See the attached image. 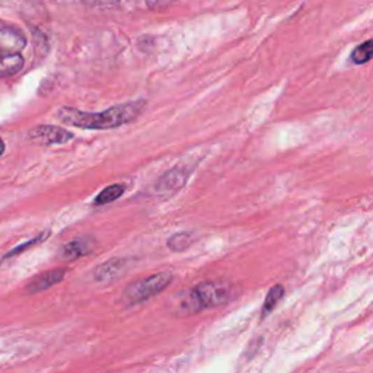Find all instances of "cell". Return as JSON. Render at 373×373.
Masks as SVG:
<instances>
[{
    "mask_svg": "<svg viewBox=\"0 0 373 373\" xmlns=\"http://www.w3.org/2000/svg\"><path fill=\"white\" fill-rule=\"evenodd\" d=\"M146 102L140 99L111 106L102 113H83L70 106H63L59 110L57 117L62 122L73 127L85 130H110L134 121L143 111Z\"/></svg>",
    "mask_w": 373,
    "mask_h": 373,
    "instance_id": "obj_1",
    "label": "cell"
},
{
    "mask_svg": "<svg viewBox=\"0 0 373 373\" xmlns=\"http://www.w3.org/2000/svg\"><path fill=\"white\" fill-rule=\"evenodd\" d=\"M229 284L222 281H203L194 286L180 302V311L187 315L226 304L230 297Z\"/></svg>",
    "mask_w": 373,
    "mask_h": 373,
    "instance_id": "obj_2",
    "label": "cell"
},
{
    "mask_svg": "<svg viewBox=\"0 0 373 373\" xmlns=\"http://www.w3.org/2000/svg\"><path fill=\"white\" fill-rule=\"evenodd\" d=\"M25 45L27 38L20 29L0 27V78L12 76L24 67L21 52Z\"/></svg>",
    "mask_w": 373,
    "mask_h": 373,
    "instance_id": "obj_3",
    "label": "cell"
},
{
    "mask_svg": "<svg viewBox=\"0 0 373 373\" xmlns=\"http://www.w3.org/2000/svg\"><path fill=\"white\" fill-rule=\"evenodd\" d=\"M172 283L171 273H157L149 277L140 279L126 288L122 295V302L127 305H139L153 296L164 292Z\"/></svg>",
    "mask_w": 373,
    "mask_h": 373,
    "instance_id": "obj_4",
    "label": "cell"
},
{
    "mask_svg": "<svg viewBox=\"0 0 373 373\" xmlns=\"http://www.w3.org/2000/svg\"><path fill=\"white\" fill-rule=\"evenodd\" d=\"M29 139L34 143L48 146L67 143L73 139V134L57 126H38L29 132Z\"/></svg>",
    "mask_w": 373,
    "mask_h": 373,
    "instance_id": "obj_5",
    "label": "cell"
},
{
    "mask_svg": "<svg viewBox=\"0 0 373 373\" xmlns=\"http://www.w3.org/2000/svg\"><path fill=\"white\" fill-rule=\"evenodd\" d=\"M97 248V241L92 237H80L73 241H70L66 244L62 251H60V258L64 261H73L79 260L82 257L90 255L95 251Z\"/></svg>",
    "mask_w": 373,
    "mask_h": 373,
    "instance_id": "obj_6",
    "label": "cell"
},
{
    "mask_svg": "<svg viewBox=\"0 0 373 373\" xmlns=\"http://www.w3.org/2000/svg\"><path fill=\"white\" fill-rule=\"evenodd\" d=\"M190 171L185 168H175L169 172H167L161 180L157 181L155 187L156 194H174L175 191H178L183 188L188 180Z\"/></svg>",
    "mask_w": 373,
    "mask_h": 373,
    "instance_id": "obj_7",
    "label": "cell"
},
{
    "mask_svg": "<svg viewBox=\"0 0 373 373\" xmlns=\"http://www.w3.org/2000/svg\"><path fill=\"white\" fill-rule=\"evenodd\" d=\"M66 269H56V270H48L44 272L38 276L32 277L25 286V290L28 293H40L44 292L52 286L59 284L64 277H66Z\"/></svg>",
    "mask_w": 373,
    "mask_h": 373,
    "instance_id": "obj_8",
    "label": "cell"
},
{
    "mask_svg": "<svg viewBox=\"0 0 373 373\" xmlns=\"http://www.w3.org/2000/svg\"><path fill=\"white\" fill-rule=\"evenodd\" d=\"M129 260L124 258H114L110 261H105L104 264L98 265L94 272V279L98 283H110L121 277L127 270Z\"/></svg>",
    "mask_w": 373,
    "mask_h": 373,
    "instance_id": "obj_9",
    "label": "cell"
},
{
    "mask_svg": "<svg viewBox=\"0 0 373 373\" xmlns=\"http://www.w3.org/2000/svg\"><path fill=\"white\" fill-rule=\"evenodd\" d=\"M373 59V38L358 45L351 51L350 62L353 64H366Z\"/></svg>",
    "mask_w": 373,
    "mask_h": 373,
    "instance_id": "obj_10",
    "label": "cell"
},
{
    "mask_svg": "<svg viewBox=\"0 0 373 373\" xmlns=\"http://www.w3.org/2000/svg\"><path fill=\"white\" fill-rule=\"evenodd\" d=\"M124 192V185L122 184H113L110 187H106L105 190H102L99 192L98 197L95 199V204L97 206H105L108 203L115 202L117 199H120Z\"/></svg>",
    "mask_w": 373,
    "mask_h": 373,
    "instance_id": "obj_11",
    "label": "cell"
},
{
    "mask_svg": "<svg viewBox=\"0 0 373 373\" xmlns=\"http://www.w3.org/2000/svg\"><path fill=\"white\" fill-rule=\"evenodd\" d=\"M194 237L190 232L175 234L168 239V248L174 253H183L192 244Z\"/></svg>",
    "mask_w": 373,
    "mask_h": 373,
    "instance_id": "obj_12",
    "label": "cell"
},
{
    "mask_svg": "<svg viewBox=\"0 0 373 373\" xmlns=\"http://www.w3.org/2000/svg\"><path fill=\"white\" fill-rule=\"evenodd\" d=\"M283 293H284V288L281 286V284H277V286L270 289L267 297H265V300H264V305H262V311H261L262 318L267 316L276 308L277 302L283 297Z\"/></svg>",
    "mask_w": 373,
    "mask_h": 373,
    "instance_id": "obj_13",
    "label": "cell"
},
{
    "mask_svg": "<svg viewBox=\"0 0 373 373\" xmlns=\"http://www.w3.org/2000/svg\"><path fill=\"white\" fill-rule=\"evenodd\" d=\"M47 237H48V232H44V235H40V237H37V238H34V239H31V241H28V242H25V244H22V245H17L16 248H13L12 251H9V253L3 257V261L10 260V258H13V257H16V255L22 254L24 251L28 250V248H32L34 245H37V244L45 241Z\"/></svg>",
    "mask_w": 373,
    "mask_h": 373,
    "instance_id": "obj_14",
    "label": "cell"
},
{
    "mask_svg": "<svg viewBox=\"0 0 373 373\" xmlns=\"http://www.w3.org/2000/svg\"><path fill=\"white\" fill-rule=\"evenodd\" d=\"M174 2H175V0H146V3L152 9H162V8H167V6L172 5Z\"/></svg>",
    "mask_w": 373,
    "mask_h": 373,
    "instance_id": "obj_15",
    "label": "cell"
},
{
    "mask_svg": "<svg viewBox=\"0 0 373 373\" xmlns=\"http://www.w3.org/2000/svg\"><path fill=\"white\" fill-rule=\"evenodd\" d=\"M5 152V143H3V140L0 139V155H3Z\"/></svg>",
    "mask_w": 373,
    "mask_h": 373,
    "instance_id": "obj_16",
    "label": "cell"
}]
</instances>
